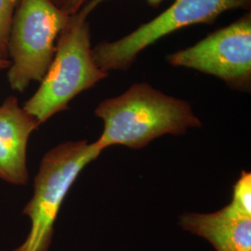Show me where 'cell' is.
<instances>
[{"label": "cell", "instance_id": "obj_1", "mask_svg": "<svg viewBox=\"0 0 251 251\" xmlns=\"http://www.w3.org/2000/svg\"><path fill=\"white\" fill-rule=\"evenodd\" d=\"M95 115L104 124L96 141L102 149L112 145L141 149L163 135L184 134L189 128L201 126L187 101L144 82L135 83L121 95L102 100Z\"/></svg>", "mask_w": 251, "mask_h": 251}, {"label": "cell", "instance_id": "obj_2", "mask_svg": "<svg viewBox=\"0 0 251 251\" xmlns=\"http://www.w3.org/2000/svg\"><path fill=\"white\" fill-rule=\"evenodd\" d=\"M94 60L88 16L80 11L70 17L58 37L52 62L36 93L24 109L41 124L68 109L81 92L107 77Z\"/></svg>", "mask_w": 251, "mask_h": 251}, {"label": "cell", "instance_id": "obj_3", "mask_svg": "<svg viewBox=\"0 0 251 251\" xmlns=\"http://www.w3.org/2000/svg\"><path fill=\"white\" fill-rule=\"evenodd\" d=\"M97 142H68L47 152L35 178L32 199L24 209L31 220L25 242L14 251H48L58 212L82 170L102 152Z\"/></svg>", "mask_w": 251, "mask_h": 251}, {"label": "cell", "instance_id": "obj_4", "mask_svg": "<svg viewBox=\"0 0 251 251\" xmlns=\"http://www.w3.org/2000/svg\"><path fill=\"white\" fill-rule=\"evenodd\" d=\"M70 17L50 0H20L8 41V80L12 90L24 92L31 82L43 79L56 51V40Z\"/></svg>", "mask_w": 251, "mask_h": 251}, {"label": "cell", "instance_id": "obj_5", "mask_svg": "<svg viewBox=\"0 0 251 251\" xmlns=\"http://www.w3.org/2000/svg\"><path fill=\"white\" fill-rule=\"evenodd\" d=\"M251 0H175L158 16L115 41H102L92 48L100 68L109 73L128 69L139 54L163 37L179 29L211 24L224 12L248 8Z\"/></svg>", "mask_w": 251, "mask_h": 251}, {"label": "cell", "instance_id": "obj_6", "mask_svg": "<svg viewBox=\"0 0 251 251\" xmlns=\"http://www.w3.org/2000/svg\"><path fill=\"white\" fill-rule=\"evenodd\" d=\"M167 61L175 67L214 75L234 90H251V12L195 45L168 55Z\"/></svg>", "mask_w": 251, "mask_h": 251}, {"label": "cell", "instance_id": "obj_7", "mask_svg": "<svg viewBox=\"0 0 251 251\" xmlns=\"http://www.w3.org/2000/svg\"><path fill=\"white\" fill-rule=\"evenodd\" d=\"M40 123L9 97L0 106V178L13 184H25L27 143Z\"/></svg>", "mask_w": 251, "mask_h": 251}, {"label": "cell", "instance_id": "obj_8", "mask_svg": "<svg viewBox=\"0 0 251 251\" xmlns=\"http://www.w3.org/2000/svg\"><path fill=\"white\" fill-rule=\"evenodd\" d=\"M179 225L204 237L217 251H251V217L230 204L213 213H185L179 217Z\"/></svg>", "mask_w": 251, "mask_h": 251}, {"label": "cell", "instance_id": "obj_9", "mask_svg": "<svg viewBox=\"0 0 251 251\" xmlns=\"http://www.w3.org/2000/svg\"><path fill=\"white\" fill-rule=\"evenodd\" d=\"M230 205L240 214L251 217V174L242 171L233 186V199Z\"/></svg>", "mask_w": 251, "mask_h": 251}, {"label": "cell", "instance_id": "obj_10", "mask_svg": "<svg viewBox=\"0 0 251 251\" xmlns=\"http://www.w3.org/2000/svg\"><path fill=\"white\" fill-rule=\"evenodd\" d=\"M20 0H0V58L8 57V41L13 15Z\"/></svg>", "mask_w": 251, "mask_h": 251}, {"label": "cell", "instance_id": "obj_11", "mask_svg": "<svg viewBox=\"0 0 251 251\" xmlns=\"http://www.w3.org/2000/svg\"><path fill=\"white\" fill-rule=\"evenodd\" d=\"M53 5L65 14L73 16L80 11L81 9L90 0H50Z\"/></svg>", "mask_w": 251, "mask_h": 251}, {"label": "cell", "instance_id": "obj_12", "mask_svg": "<svg viewBox=\"0 0 251 251\" xmlns=\"http://www.w3.org/2000/svg\"><path fill=\"white\" fill-rule=\"evenodd\" d=\"M107 1V0H90L88 4H86L82 9L80 12L83 13L86 16H89L90 13H91L94 9H96L100 4H101L102 2ZM148 2V4L150 6H152V8H156L157 6H159L164 0H146Z\"/></svg>", "mask_w": 251, "mask_h": 251}, {"label": "cell", "instance_id": "obj_13", "mask_svg": "<svg viewBox=\"0 0 251 251\" xmlns=\"http://www.w3.org/2000/svg\"><path fill=\"white\" fill-rule=\"evenodd\" d=\"M11 65V62L7 59H1L0 58V70L9 68Z\"/></svg>", "mask_w": 251, "mask_h": 251}]
</instances>
